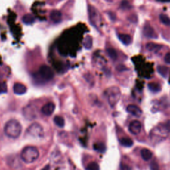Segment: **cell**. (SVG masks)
Returning a JSON list of instances; mask_svg holds the SVG:
<instances>
[{"mask_svg":"<svg viewBox=\"0 0 170 170\" xmlns=\"http://www.w3.org/2000/svg\"><path fill=\"white\" fill-rule=\"evenodd\" d=\"M22 131L21 124L16 120H10L5 124L4 133L8 137L15 139L20 137Z\"/></svg>","mask_w":170,"mask_h":170,"instance_id":"6da1fadb","label":"cell"},{"mask_svg":"<svg viewBox=\"0 0 170 170\" xmlns=\"http://www.w3.org/2000/svg\"><path fill=\"white\" fill-rule=\"evenodd\" d=\"M39 156V152L34 146H26L21 151V158L27 163H31L36 161Z\"/></svg>","mask_w":170,"mask_h":170,"instance_id":"7a4b0ae2","label":"cell"},{"mask_svg":"<svg viewBox=\"0 0 170 170\" xmlns=\"http://www.w3.org/2000/svg\"><path fill=\"white\" fill-rule=\"evenodd\" d=\"M106 94L107 96L108 103L112 107H114L117 104L121 97L120 91L118 87H111L108 88L106 92Z\"/></svg>","mask_w":170,"mask_h":170,"instance_id":"3957f363","label":"cell"},{"mask_svg":"<svg viewBox=\"0 0 170 170\" xmlns=\"http://www.w3.org/2000/svg\"><path fill=\"white\" fill-rule=\"evenodd\" d=\"M27 133L31 137L35 138H41L44 136V130L42 126L39 123H33L27 128Z\"/></svg>","mask_w":170,"mask_h":170,"instance_id":"277c9868","label":"cell"},{"mask_svg":"<svg viewBox=\"0 0 170 170\" xmlns=\"http://www.w3.org/2000/svg\"><path fill=\"white\" fill-rule=\"evenodd\" d=\"M39 75L44 81H50L54 77V73L49 66L42 65L39 69Z\"/></svg>","mask_w":170,"mask_h":170,"instance_id":"5b68a950","label":"cell"},{"mask_svg":"<svg viewBox=\"0 0 170 170\" xmlns=\"http://www.w3.org/2000/svg\"><path fill=\"white\" fill-rule=\"evenodd\" d=\"M128 129H129L130 133L134 135H138L142 130V124L138 120H134L130 122L129 126H128Z\"/></svg>","mask_w":170,"mask_h":170,"instance_id":"8992f818","label":"cell"},{"mask_svg":"<svg viewBox=\"0 0 170 170\" xmlns=\"http://www.w3.org/2000/svg\"><path fill=\"white\" fill-rule=\"evenodd\" d=\"M54 109H55V105L53 102H48V103L45 104L43 107L41 108V112L45 116H49L52 114Z\"/></svg>","mask_w":170,"mask_h":170,"instance_id":"52a82bcc","label":"cell"},{"mask_svg":"<svg viewBox=\"0 0 170 170\" xmlns=\"http://www.w3.org/2000/svg\"><path fill=\"white\" fill-rule=\"evenodd\" d=\"M143 33L144 36L147 38H151V39H157L158 38V35L156 34L154 29L150 25H146L144 27Z\"/></svg>","mask_w":170,"mask_h":170,"instance_id":"ba28073f","label":"cell"},{"mask_svg":"<svg viewBox=\"0 0 170 170\" xmlns=\"http://www.w3.org/2000/svg\"><path fill=\"white\" fill-rule=\"evenodd\" d=\"M126 110L128 113L132 114L133 116L136 117H140L142 114V110L134 104L128 105L126 108Z\"/></svg>","mask_w":170,"mask_h":170,"instance_id":"9c48e42d","label":"cell"},{"mask_svg":"<svg viewBox=\"0 0 170 170\" xmlns=\"http://www.w3.org/2000/svg\"><path fill=\"white\" fill-rule=\"evenodd\" d=\"M13 90L15 94L23 95L27 92V87L21 83H15L13 87Z\"/></svg>","mask_w":170,"mask_h":170,"instance_id":"30bf717a","label":"cell"},{"mask_svg":"<svg viewBox=\"0 0 170 170\" xmlns=\"http://www.w3.org/2000/svg\"><path fill=\"white\" fill-rule=\"evenodd\" d=\"M50 18L54 23H59L62 21V14L58 10H53L50 14Z\"/></svg>","mask_w":170,"mask_h":170,"instance_id":"8fae6325","label":"cell"},{"mask_svg":"<svg viewBox=\"0 0 170 170\" xmlns=\"http://www.w3.org/2000/svg\"><path fill=\"white\" fill-rule=\"evenodd\" d=\"M162 46L160 45L159 44H157V43H148L146 44V49L150 51H152V52H155L157 53L161 50Z\"/></svg>","mask_w":170,"mask_h":170,"instance_id":"7c38bea8","label":"cell"},{"mask_svg":"<svg viewBox=\"0 0 170 170\" xmlns=\"http://www.w3.org/2000/svg\"><path fill=\"white\" fill-rule=\"evenodd\" d=\"M118 38H119L120 41H121L125 45H128L131 42V38L130 35L128 34H120L118 35Z\"/></svg>","mask_w":170,"mask_h":170,"instance_id":"4fadbf2b","label":"cell"},{"mask_svg":"<svg viewBox=\"0 0 170 170\" xmlns=\"http://www.w3.org/2000/svg\"><path fill=\"white\" fill-rule=\"evenodd\" d=\"M152 152L148 149L144 148L141 150V156L145 161H149L152 158Z\"/></svg>","mask_w":170,"mask_h":170,"instance_id":"5bb4252c","label":"cell"},{"mask_svg":"<svg viewBox=\"0 0 170 170\" xmlns=\"http://www.w3.org/2000/svg\"><path fill=\"white\" fill-rule=\"evenodd\" d=\"M33 108H31V107H29L28 108H25V110H24L23 115L25 118H27V119H29L30 120H31V119H33L34 118H35V111L32 112L33 111Z\"/></svg>","mask_w":170,"mask_h":170,"instance_id":"9a60e30c","label":"cell"},{"mask_svg":"<svg viewBox=\"0 0 170 170\" xmlns=\"http://www.w3.org/2000/svg\"><path fill=\"white\" fill-rule=\"evenodd\" d=\"M35 21L34 16L31 14H26L25 15L23 18H22V21L25 25H31Z\"/></svg>","mask_w":170,"mask_h":170,"instance_id":"2e32d148","label":"cell"},{"mask_svg":"<svg viewBox=\"0 0 170 170\" xmlns=\"http://www.w3.org/2000/svg\"><path fill=\"white\" fill-rule=\"evenodd\" d=\"M157 70H158V72L163 76V77L166 78L167 76H168L169 73V69L168 67L160 65L157 67Z\"/></svg>","mask_w":170,"mask_h":170,"instance_id":"e0dca14e","label":"cell"},{"mask_svg":"<svg viewBox=\"0 0 170 170\" xmlns=\"http://www.w3.org/2000/svg\"><path fill=\"white\" fill-rule=\"evenodd\" d=\"M148 88L153 92H158L161 91V86L158 83L150 82L148 84Z\"/></svg>","mask_w":170,"mask_h":170,"instance_id":"ac0fdd59","label":"cell"},{"mask_svg":"<svg viewBox=\"0 0 170 170\" xmlns=\"http://www.w3.org/2000/svg\"><path fill=\"white\" fill-rule=\"evenodd\" d=\"M54 122L57 126L63 128L65 126V120L64 118L60 116H56L54 118Z\"/></svg>","mask_w":170,"mask_h":170,"instance_id":"d6986e66","label":"cell"},{"mask_svg":"<svg viewBox=\"0 0 170 170\" xmlns=\"http://www.w3.org/2000/svg\"><path fill=\"white\" fill-rule=\"evenodd\" d=\"M120 142L122 145L125 147H131L133 145V141L129 138H123L120 140Z\"/></svg>","mask_w":170,"mask_h":170,"instance_id":"ffe728a7","label":"cell"},{"mask_svg":"<svg viewBox=\"0 0 170 170\" xmlns=\"http://www.w3.org/2000/svg\"><path fill=\"white\" fill-rule=\"evenodd\" d=\"M107 52L109 57L112 60H116L118 57L116 51L113 48H108L107 50Z\"/></svg>","mask_w":170,"mask_h":170,"instance_id":"44dd1931","label":"cell"},{"mask_svg":"<svg viewBox=\"0 0 170 170\" xmlns=\"http://www.w3.org/2000/svg\"><path fill=\"white\" fill-rule=\"evenodd\" d=\"M159 20L163 24L167 26H170V18L165 14H161L159 15Z\"/></svg>","mask_w":170,"mask_h":170,"instance_id":"7402d4cb","label":"cell"},{"mask_svg":"<svg viewBox=\"0 0 170 170\" xmlns=\"http://www.w3.org/2000/svg\"><path fill=\"white\" fill-rule=\"evenodd\" d=\"M94 148L95 150L98 151L99 152L103 153L105 152L106 150V147L104 144L102 143H97L94 145Z\"/></svg>","mask_w":170,"mask_h":170,"instance_id":"603a6c76","label":"cell"},{"mask_svg":"<svg viewBox=\"0 0 170 170\" xmlns=\"http://www.w3.org/2000/svg\"><path fill=\"white\" fill-rule=\"evenodd\" d=\"M92 39L91 37L87 36L86 37L85 43H84V46L86 49H90L92 47Z\"/></svg>","mask_w":170,"mask_h":170,"instance_id":"cb8c5ba5","label":"cell"},{"mask_svg":"<svg viewBox=\"0 0 170 170\" xmlns=\"http://www.w3.org/2000/svg\"><path fill=\"white\" fill-rule=\"evenodd\" d=\"M86 170H100V168H99V165L97 163L91 162L86 167Z\"/></svg>","mask_w":170,"mask_h":170,"instance_id":"d4e9b609","label":"cell"},{"mask_svg":"<svg viewBox=\"0 0 170 170\" xmlns=\"http://www.w3.org/2000/svg\"><path fill=\"white\" fill-rule=\"evenodd\" d=\"M8 92V86L6 82H0V94L6 93Z\"/></svg>","mask_w":170,"mask_h":170,"instance_id":"484cf974","label":"cell"},{"mask_svg":"<svg viewBox=\"0 0 170 170\" xmlns=\"http://www.w3.org/2000/svg\"><path fill=\"white\" fill-rule=\"evenodd\" d=\"M150 170H159V166L156 161H152L150 163Z\"/></svg>","mask_w":170,"mask_h":170,"instance_id":"4316f807","label":"cell"},{"mask_svg":"<svg viewBox=\"0 0 170 170\" xmlns=\"http://www.w3.org/2000/svg\"><path fill=\"white\" fill-rule=\"evenodd\" d=\"M121 8L124 9H127L131 8V5L130 4V3L128 2L127 0H124L121 2Z\"/></svg>","mask_w":170,"mask_h":170,"instance_id":"83f0119b","label":"cell"},{"mask_svg":"<svg viewBox=\"0 0 170 170\" xmlns=\"http://www.w3.org/2000/svg\"><path fill=\"white\" fill-rule=\"evenodd\" d=\"M120 170H131V168L130 166L124 163H121L120 165Z\"/></svg>","mask_w":170,"mask_h":170,"instance_id":"f1b7e54d","label":"cell"},{"mask_svg":"<svg viewBox=\"0 0 170 170\" xmlns=\"http://www.w3.org/2000/svg\"><path fill=\"white\" fill-rule=\"evenodd\" d=\"M164 60L167 64L170 65V53H167L164 57Z\"/></svg>","mask_w":170,"mask_h":170,"instance_id":"f546056e","label":"cell"},{"mask_svg":"<svg viewBox=\"0 0 170 170\" xmlns=\"http://www.w3.org/2000/svg\"><path fill=\"white\" fill-rule=\"evenodd\" d=\"M116 69L118 70H119V71H123V70H126V68L124 65H120L116 67Z\"/></svg>","mask_w":170,"mask_h":170,"instance_id":"4dcf8cb0","label":"cell"},{"mask_svg":"<svg viewBox=\"0 0 170 170\" xmlns=\"http://www.w3.org/2000/svg\"><path fill=\"white\" fill-rule=\"evenodd\" d=\"M165 128L167 130L170 131V120L167 122L166 124H165Z\"/></svg>","mask_w":170,"mask_h":170,"instance_id":"1f68e13d","label":"cell"},{"mask_svg":"<svg viewBox=\"0 0 170 170\" xmlns=\"http://www.w3.org/2000/svg\"><path fill=\"white\" fill-rule=\"evenodd\" d=\"M43 170H49V168H48V166L45 167V168Z\"/></svg>","mask_w":170,"mask_h":170,"instance_id":"d6a6232c","label":"cell"}]
</instances>
